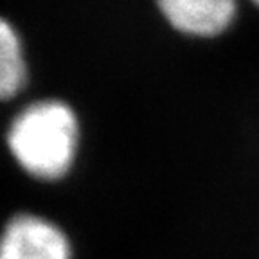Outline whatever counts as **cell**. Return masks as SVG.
I'll list each match as a JSON object with an SVG mask.
<instances>
[{
	"mask_svg": "<svg viewBox=\"0 0 259 259\" xmlns=\"http://www.w3.org/2000/svg\"><path fill=\"white\" fill-rule=\"evenodd\" d=\"M31 67L20 31L0 16V103L18 97L29 85Z\"/></svg>",
	"mask_w": 259,
	"mask_h": 259,
	"instance_id": "cell-4",
	"label": "cell"
},
{
	"mask_svg": "<svg viewBox=\"0 0 259 259\" xmlns=\"http://www.w3.org/2000/svg\"><path fill=\"white\" fill-rule=\"evenodd\" d=\"M0 259H76L70 236L38 212H15L0 227Z\"/></svg>",
	"mask_w": 259,
	"mask_h": 259,
	"instance_id": "cell-2",
	"label": "cell"
},
{
	"mask_svg": "<svg viewBox=\"0 0 259 259\" xmlns=\"http://www.w3.org/2000/svg\"><path fill=\"white\" fill-rule=\"evenodd\" d=\"M254 6H255V8L259 9V0H257V2H254Z\"/></svg>",
	"mask_w": 259,
	"mask_h": 259,
	"instance_id": "cell-5",
	"label": "cell"
},
{
	"mask_svg": "<svg viewBox=\"0 0 259 259\" xmlns=\"http://www.w3.org/2000/svg\"><path fill=\"white\" fill-rule=\"evenodd\" d=\"M157 9L175 32L194 40L222 36L239 16L234 0H160Z\"/></svg>",
	"mask_w": 259,
	"mask_h": 259,
	"instance_id": "cell-3",
	"label": "cell"
},
{
	"mask_svg": "<svg viewBox=\"0 0 259 259\" xmlns=\"http://www.w3.org/2000/svg\"><path fill=\"white\" fill-rule=\"evenodd\" d=\"M4 146L16 167L41 184H58L74 171L81 150V121L61 97H40L9 119Z\"/></svg>",
	"mask_w": 259,
	"mask_h": 259,
	"instance_id": "cell-1",
	"label": "cell"
}]
</instances>
